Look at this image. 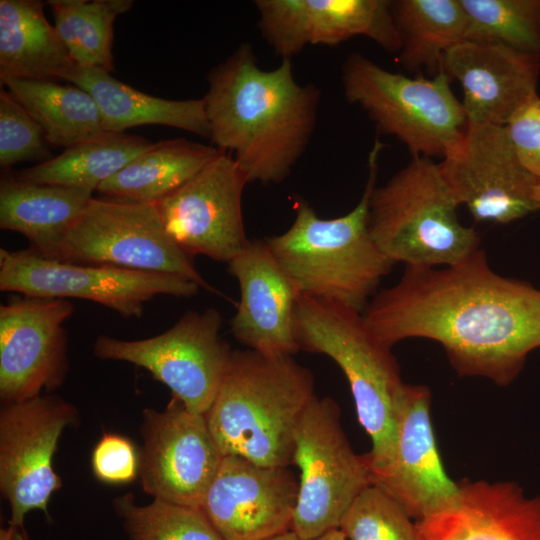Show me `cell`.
Returning a JSON list of instances; mask_svg holds the SVG:
<instances>
[{
    "mask_svg": "<svg viewBox=\"0 0 540 540\" xmlns=\"http://www.w3.org/2000/svg\"><path fill=\"white\" fill-rule=\"evenodd\" d=\"M524 167L540 183V97L532 99L505 126Z\"/></svg>",
    "mask_w": 540,
    "mask_h": 540,
    "instance_id": "cell-36",
    "label": "cell"
},
{
    "mask_svg": "<svg viewBox=\"0 0 540 540\" xmlns=\"http://www.w3.org/2000/svg\"><path fill=\"white\" fill-rule=\"evenodd\" d=\"M362 314L389 347L410 338L436 341L459 375L499 386L512 383L540 348V290L497 274L481 248L441 269L405 266Z\"/></svg>",
    "mask_w": 540,
    "mask_h": 540,
    "instance_id": "cell-1",
    "label": "cell"
},
{
    "mask_svg": "<svg viewBox=\"0 0 540 540\" xmlns=\"http://www.w3.org/2000/svg\"><path fill=\"white\" fill-rule=\"evenodd\" d=\"M458 206L439 164L413 157L383 186L372 189L369 231L394 264L453 265L480 249L478 232L461 224Z\"/></svg>",
    "mask_w": 540,
    "mask_h": 540,
    "instance_id": "cell-6",
    "label": "cell"
},
{
    "mask_svg": "<svg viewBox=\"0 0 540 540\" xmlns=\"http://www.w3.org/2000/svg\"><path fill=\"white\" fill-rule=\"evenodd\" d=\"M298 485L288 467L226 455L200 509L223 540H268L291 529Z\"/></svg>",
    "mask_w": 540,
    "mask_h": 540,
    "instance_id": "cell-18",
    "label": "cell"
},
{
    "mask_svg": "<svg viewBox=\"0 0 540 540\" xmlns=\"http://www.w3.org/2000/svg\"><path fill=\"white\" fill-rule=\"evenodd\" d=\"M201 287L175 275L46 258L33 249H0V290L25 296L80 298L124 318H139L158 295L191 297Z\"/></svg>",
    "mask_w": 540,
    "mask_h": 540,
    "instance_id": "cell-11",
    "label": "cell"
},
{
    "mask_svg": "<svg viewBox=\"0 0 540 540\" xmlns=\"http://www.w3.org/2000/svg\"><path fill=\"white\" fill-rule=\"evenodd\" d=\"M467 40L502 44L540 57V0H460Z\"/></svg>",
    "mask_w": 540,
    "mask_h": 540,
    "instance_id": "cell-31",
    "label": "cell"
},
{
    "mask_svg": "<svg viewBox=\"0 0 540 540\" xmlns=\"http://www.w3.org/2000/svg\"><path fill=\"white\" fill-rule=\"evenodd\" d=\"M240 300L231 333L248 349L274 356H293L300 349L293 333V314L300 293L264 240H249L228 263Z\"/></svg>",
    "mask_w": 540,
    "mask_h": 540,
    "instance_id": "cell-21",
    "label": "cell"
},
{
    "mask_svg": "<svg viewBox=\"0 0 540 540\" xmlns=\"http://www.w3.org/2000/svg\"><path fill=\"white\" fill-rule=\"evenodd\" d=\"M41 126L8 91H0V166L52 158Z\"/></svg>",
    "mask_w": 540,
    "mask_h": 540,
    "instance_id": "cell-34",
    "label": "cell"
},
{
    "mask_svg": "<svg viewBox=\"0 0 540 540\" xmlns=\"http://www.w3.org/2000/svg\"><path fill=\"white\" fill-rule=\"evenodd\" d=\"M0 540H29L24 525H10L0 529Z\"/></svg>",
    "mask_w": 540,
    "mask_h": 540,
    "instance_id": "cell-37",
    "label": "cell"
},
{
    "mask_svg": "<svg viewBox=\"0 0 540 540\" xmlns=\"http://www.w3.org/2000/svg\"><path fill=\"white\" fill-rule=\"evenodd\" d=\"M185 138L161 140L137 155L97 189L112 199L156 203L182 186L218 153Z\"/></svg>",
    "mask_w": 540,
    "mask_h": 540,
    "instance_id": "cell-26",
    "label": "cell"
},
{
    "mask_svg": "<svg viewBox=\"0 0 540 540\" xmlns=\"http://www.w3.org/2000/svg\"><path fill=\"white\" fill-rule=\"evenodd\" d=\"M300 350L330 357L349 383L358 420L371 439L365 454L372 483L392 465L405 390L391 348L363 314L347 306L300 295L293 314Z\"/></svg>",
    "mask_w": 540,
    "mask_h": 540,
    "instance_id": "cell-5",
    "label": "cell"
},
{
    "mask_svg": "<svg viewBox=\"0 0 540 540\" xmlns=\"http://www.w3.org/2000/svg\"><path fill=\"white\" fill-rule=\"evenodd\" d=\"M438 164L458 204L477 222L507 224L540 211V183L520 161L505 126L468 123Z\"/></svg>",
    "mask_w": 540,
    "mask_h": 540,
    "instance_id": "cell-12",
    "label": "cell"
},
{
    "mask_svg": "<svg viewBox=\"0 0 540 540\" xmlns=\"http://www.w3.org/2000/svg\"><path fill=\"white\" fill-rule=\"evenodd\" d=\"M55 260L170 274L218 292L168 234L153 203L92 197Z\"/></svg>",
    "mask_w": 540,
    "mask_h": 540,
    "instance_id": "cell-9",
    "label": "cell"
},
{
    "mask_svg": "<svg viewBox=\"0 0 540 540\" xmlns=\"http://www.w3.org/2000/svg\"><path fill=\"white\" fill-rule=\"evenodd\" d=\"M153 143L127 133H109L71 146L15 174L22 181L79 188L93 193Z\"/></svg>",
    "mask_w": 540,
    "mask_h": 540,
    "instance_id": "cell-29",
    "label": "cell"
},
{
    "mask_svg": "<svg viewBox=\"0 0 540 540\" xmlns=\"http://www.w3.org/2000/svg\"><path fill=\"white\" fill-rule=\"evenodd\" d=\"M458 504L417 521L421 540H540V496L516 483H458Z\"/></svg>",
    "mask_w": 540,
    "mask_h": 540,
    "instance_id": "cell-22",
    "label": "cell"
},
{
    "mask_svg": "<svg viewBox=\"0 0 540 540\" xmlns=\"http://www.w3.org/2000/svg\"><path fill=\"white\" fill-rule=\"evenodd\" d=\"M261 36L281 59H292L308 45L337 46L367 37L390 52L401 40L391 1L256 0Z\"/></svg>",
    "mask_w": 540,
    "mask_h": 540,
    "instance_id": "cell-17",
    "label": "cell"
},
{
    "mask_svg": "<svg viewBox=\"0 0 540 540\" xmlns=\"http://www.w3.org/2000/svg\"><path fill=\"white\" fill-rule=\"evenodd\" d=\"M247 183L234 158L219 150L190 180L153 204L183 251L228 264L249 241L242 214Z\"/></svg>",
    "mask_w": 540,
    "mask_h": 540,
    "instance_id": "cell-15",
    "label": "cell"
},
{
    "mask_svg": "<svg viewBox=\"0 0 540 540\" xmlns=\"http://www.w3.org/2000/svg\"><path fill=\"white\" fill-rule=\"evenodd\" d=\"M442 71L460 83L468 123L506 126L538 96L540 57L502 44L460 42L445 54Z\"/></svg>",
    "mask_w": 540,
    "mask_h": 540,
    "instance_id": "cell-19",
    "label": "cell"
},
{
    "mask_svg": "<svg viewBox=\"0 0 540 540\" xmlns=\"http://www.w3.org/2000/svg\"><path fill=\"white\" fill-rule=\"evenodd\" d=\"M65 298L13 296L0 306V399L22 402L52 392L68 373Z\"/></svg>",
    "mask_w": 540,
    "mask_h": 540,
    "instance_id": "cell-16",
    "label": "cell"
},
{
    "mask_svg": "<svg viewBox=\"0 0 540 540\" xmlns=\"http://www.w3.org/2000/svg\"><path fill=\"white\" fill-rule=\"evenodd\" d=\"M92 192L4 176L0 182V228L27 238L31 249L55 259Z\"/></svg>",
    "mask_w": 540,
    "mask_h": 540,
    "instance_id": "cell-24",
    "label": "cell"
},
{
    "mask_svg": "<svg viewBox=\"0 0 540 540\" xmlns=\"http://www.w3.org/2000/svg\"><path fill=\"white\" fill-rule=\"evenodd\" d=\"M39 0L0 1V81L64 80L76 67Z\"/></svg>",
    "mask_w": 540,
    "mask_h": 540,
    "instance_id": "cell-25",
    "label": "cell"
},
{
    "mask_svg": "<svg viewBox=\"0 0 540 540\" xmlns=\"http://www.w3.org/2000/svg\"><path fill=\"white\" fill-rule=\"evenodd\" d=\"M268 540H299V539L293 531L289 530L282 534L274 536Z\"/></svg>",
    "mask_w": 540,
    "mask_h": 540,
    "instance_id": "cell-39",
    "label": "cell"
},
{
    "mask_svg": "<svg viewBox=\"0 0 540 540\" xmlns=\"http://www.w3.org/2000/svg\"><path fill=\"white\" fill-rule=\"evenodd\" d=\"M313 540H347L344 533L339 529H332Z\"/></svg>",
    "mask_w": 540,
    "mask_h": 540,
    "instance_id": "cell-38",
    "label": "cell"
},
{
    "mask_svg": "<svg viewBox=\"0 0 540 540\" xmlns=\"http://www.w3.org/2000/svg\"><path fill=\"white\" fill-rule=\"evenodd\" d=\"M91 466L102 482L129 483L138 477L139 454L127 437L104 433L92 451Z\"/></svg>",
    "mask_w": 540,
    "mask_h": 540,
    "instance_id": "cell-35",
    "label": "cell"
},
{
    "mask_svg": "<svg viewBox=\"0 0 540 540\" xmlns=\"http://www.w3.org/2000/svg\"><path fill=\"white\" fill-rule=\"evenodd\" d=\"M129 540H223L200 508L153 499L137 505L133 494L114 501Z\"/></svg>",
    "mask_w": 540,
    "mask_h": 540,
    "instance_id": "cell-32",
    "label": "cell"
},
{
    "mask_svg": "<svg viewBox=\"0 0 540 540\" xmlns=\"http://www.w3.org/2000/svg\"><path fill=\"white\" fill-rule=\"evenodd\" d=\"M340 418L334 399L315 395L295 428L292 464L300 478L290 530L299 540L339 528L354 499L372 484L366 456L354 452Z\"/></svg>",
    "mask_w": 540,
    "mask_h": 540,
    "instance_id": "cell-8",
    "label": "cell"
},
{
    "mask_svg": "<svg viewBox=\"0 0 540 540\" xmlns=\"http://www.w3.org/2000/svg\"><path fill=\"white\" fill-rule=\"evenodd\" d=\"M430 406L428 387L405 385L395 456L386 474L373 482L417 521L454 508L460 498L459 484L451 480L442 465Z\"/></svg>",
    "mask_w": 540,
    "mask_h": 540,
    "instance_id": "cell-20",
    "label": "cell"
},
{
    "mask_svg": "<svg viewBox=\"0 0 540 540\" xmlns=\"http://www.w3.org/2000/svg\"><path fill=\"white\" fill-rule=\"evenodd\" d=\"M341 80L348 102L365 110L381 133L396 137L413 157H444L468 124L444 72L408 77L353 53L342 65Z\"/></svg>",
    "mask_w": 540,
    "mask_h": 540,
    "instance_id": "cell-7",
    "label": "cell"
},
{
    "mask_svg": "<svg viewBox=\"0 0 540 540\" xmlns=\"http://www.w3.org/2000/svg\"><path fill=\"white\" fill-rule=\"evenodd\" d=\"M391 9L401 47L400 63L409 71L443 72L445 54L467 40V16L460 0H397Z\"/></svg>",
    "mask_w": 540,
    "mask_h": 540,
    "instance_id": "cell-27",
    "label": "cell"
},
{
    "mask_svg": "<svg viewBox=\"0 0 540 540\" xmlns=\"http://www.w3.org/2000/svg\"><path fill=\"white\" fill-rule=\"evenodd\" d=\"M207 81L213 146L234 158L249 183L284 181L314 133L320 90L296 80L292 59L262 69L248 43L213 67Z\"/></svg>",
    "mask_w": 540,
    "mask_h": 540,
    "instance_id": "cell-2",
    "label": "cell"
},
{
    "mask_svg": "<svg viewBox=\"0 0 540 540\" xmlns=\"http://www.w3.org/2000/svg\"><path fill=\"white\" fill-rule=\"evenodd\" d=\"M314 396L311 371L292 356L233 350L204 416L222 456L289 467L295 428Z\"/></svg>",
    "mask_w": 540,
    "mask_h": 540,
    "instance_id": "cell-3",
    "label": "cell"
},
{
    "mask_svg": "<svg viewBox=\"0 0 540 540\" xmlns=\"http://www.w3.org/2000/svg\"><path fill=\"white\" fill-rule=\"evenodd\" d=\"M54 28L76 67L114 70L112 42L116 18L132 0H49Z\"/></svg>",
    "mask_w": 540,
    "mask_h": 540,
    "instance_id": "cell-30",
    "label": "cell"
},
{
    "mask_svg": "<svg viewBox=\"0 0 540 540\" xmlns=\"http://www.w3.org/2000/svg\"><path fill=\"white\" fill-rule=\"evenodd\" d=\"M339 529L347 540H421L417 522L374 483L357 495L343 515Z\"/></svg>",
    "mask_w": 540,
    "mask_h": 540,
    "instance_id": "cell-33",
    "label": "cell"
},
{
    "mask_svg": "<svg viewBox=\"0 0 540 540\" xmlns=\"http://www.w3.org/2000/svg\"><path fill=\"white\" fill-rule=\"evenodd\" d=\"M140 433L143 490L154 499L200 508L223 457L204 414L172 397L163 411L143 410Z\"/></svg>",
    "mask_w": 540,
    "mask_h": 540,
    "instance_id": "cell-14",
    "label": "cell"
},
{
    "mask_svg": "<svg viewBox=\"0 0 540 540\" xmlns=\"http://www.w3.org/2000/svg\"><path fill=\"white\" fill-rule=\"evenodd\" d=\"M383 146L376 138L368 156L365 190L351 211L336 218H321L306 201L298 199L292 225L264 239L300 295L362 313L392 269L394 263L381 252L369 231V201Z\"/></svg>",
    "mask_w": 540,
    "mask_h": 540,
    "instance_id": "cell-4",
    "label": "cell"
},
{
    "mask_svg": "<svg viewBox=\"0 0 540 540\" xmlns=\"http://www.w3.org/2000/svg\"><path fill=\"white\" fill-rule=\"evenodd\" d=\"M95 100L105 132L164 125L210 138L204 99L171 100L138 91L99 68L75 67L64 79Z\"/></svg>",
    "mask_w": 540,
    "mask_h": 540,
    "instance_id": "cell-23",
    "label": "cell"
},
{
    "mask_svg": "<svg viewBox=\"0 0 540 540\" xmlns=\"http://www.w3.org/2000/svg\"><path fill=\"white\" fill-rule=\"evenodd\" d=\"M75 406L52 395L11 404L0 411V490L10 507V525H24L27 513L48 514L52 493L62 486L53 457L64 429L76 423Z\"/></svg>",
    "mask_w": 540,
    "mask_h": 540,
    "instance_id": "cell-13",
    "label": "cell"
},
{
    "mask_svg": "<svg viewBox=\"0 0 540 540\" xmlns=\"http://www.w3.org/2000/svg\"><path fill=\"white\" fill-rule=\"evenodd\" d=\"M217 309L185 313L165 332L141 340L100 335L93 354L145 368L191 412L205 414L227 370L232 351L220 337Z\"/></svg>",
    "mask_w": 540,
    "mask_h": 540,
    "instance_id": "cell-10",
    "label": "cell"
},
{
    "mask_svg": "<svg viewBox=\"0 0 540 540\" xmlns=\"http://www.w3.org/2000/svg\"><path fill=\"white\" fill-rule=\"evenodd\" d=\"M537 195H538V197H539V199H540V184H539L538 187H537Z\"/></svg>",
    "mask_w": 540,
    "mask_h": 540,
    "instance_id": "cell-40",
    "label": "cell"
},
{
    "mask_svg": "<svg viewBox=\"0 0 540 540\" xmlns=\"http://www.w3.org/2000/svg\"><path fill=\"white\" fill-rule=\"evenodd\" d=\"M41 126L48 143L65 149L106 133L93 97L55 80L9 78L1 82Z\"/></svg>",
    "mask_w": 540,
    "mask_h": 540,
    "instance_id": "cell-28",
    "label": "cell"
}]
</instances>
